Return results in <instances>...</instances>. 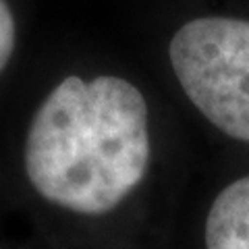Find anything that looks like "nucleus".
<instances>
[{
  "label": "nucleus",
  "mask_w": 249,
  "mask_h": 249,
  "mask_svg": "<svg viewBox=\"0 0 249 249\" xmlns=\"http://www.w3.org/2000/svg\"><path fill=\"white\" fill-rule=\"evenodd\" d=\"M147 162L145 100L121 77H67L29 127V181L42 197L71 212H110L139 185Z\"/></svg>",
  "instance_id": "1"
},
{
  "label": "nucleus",
  "mask_w": 249,
  "mask_h": 249,
  "mask_svg": "<svg viewBox=\"0 0 249 249\" xmlns=\"http://www.w3.org/2000/svg\"><path fill=\"white\" fill-rule=\"evenodd\" d=\"M168 52L196 108L222 133L249 143V21H189L175 34Z\"/></svg>",
  "instance_id": "2"
},
{
  "label": "nucleus",
  "mask_w": 249,
  "mask_h": 249,
  "mask_svg": "<svg viewBox=\"0 0 249 249\" xmlns=\"http://www.w3.org/2000/svg\"><path fill=\"white\" fill-rule=\"evenodd\" d=\"M208 249H249V177L231 183L214 199L206 222Z\"/></svg>",
  "instance_id": "3"
},
{
  "label": "nucleus",
  "mask_w": 249,
  "mask_h": 249,
  "mask_svg": "<svg viewBox=\"0 0 249 249\" xmlns=\"http://www.w3.org/2000/svg\"><path fill=\"white\" fill-rule=\"evenodd\" d=\"M13 50H15V19L6 0H0V73L9 65Z\"/></svg>",
  "instance_id": "4"
}]
</instances>
